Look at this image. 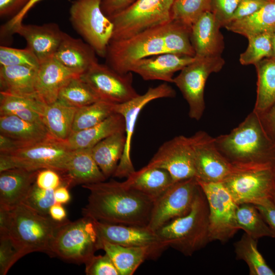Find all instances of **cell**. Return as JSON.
Listing matches in <instances>:
<instances>
[{
  "label": "cell",
  "mask_w": 275,
  "mask_h": 275,
  "mask_svg": "<svg viewBox=\"0 0 275 275\" xmlns=\"http://www.w3.org/2000/svg\"><path fill=\"white\" fill-rule=\"evenodd\" d=\"M82 187L90 191L83 216L110 224L148 226L154 200L147 195L113 179Z\"/></svg>",
  "instance_id": "obj_1"
},
{
  "label": "cell",
  "mask_w": 275,
  "mask_h": 275,
  "mask_svg": "<svg viewBox=\"0 0 275 275\" xmlns=\"http://www.w3.org/2000/svg\"><path fill=\"white\" fill-rule=\"evenodd\" d=\"M214 140L221 153L238 170L275 169V141L254 111L229 133Z\"/></svg>",
  "instance_id": "obj_2"
},
{
  "label": "cell",
  "mask_w": 275,
  "mask_h": 275,
  "mask_svg": "<svg viewBox=\"0 0 275 275\" xmlns=\"http://www.w3.org/2000/svg\"><path fill=\"white\" fill-rule=\"evenodd\" d=\"M67 220L55 221L21 203L9 210L6 233L0 236L10 238L18 259L36 252L52 257V242L57 230Z\"/></svg>",
  "instance_id": "obj_3"
},
{
  "label": "cell",
  "mask_w": 275,
  "mask_h": 275,
  "mask_svg": "<svg viewBox=\"0 0 275 275\" xmlns=\"http://www.w3.org/2000/svg\"><path fill=\"white\" fill-rule=\"evenodd\" d=\"M160 241L185 256H191L209 242V208L200 187L190 211L155 231Z\"/></svg>",
  "instance_id": "obj_4"
},
{
  "label": "cell",
  "mask_w": 275,
  "mask_h": 275,
  "mask_svg": "<svg viewBox=\"0 0 275 275\" xmlns=\"http://www.w3.org/2000/svg\"><path fill=\"white\" fill-rule=\"evenodd\" d=\"M171 21L125 39L111 40L105 57L106 64L119 73H126L142 59L169 52L166 37Z\"/></svg>",
  "instance_id": "obj_5"
},
{
  "label": "cell",
  "mask_w": 275,
  "mask_h": 275,
  "mask_svg": "<svg viewBox=\"0 0 275 275\" xmlns=\"http://www.w3.org/2000/svg\"><path fill=\"white\" fill-rule=\"evenodd\" d=\"M67 141L49 136L10 154H0V172L14 168L51 169L64 174L73 152Z\"/></svg>",
  "instance_id": "obj_6"
},
{
  "label": "cell",
  "mask_w": 275,
  "mask_h": 275,
  "mask_svg": "<svg viewBox=\"0 0 275 275\" xmlns=\"http://www.w3.org/2000/svg\"><path fill=\"white\" fill-rule=\"evenodd\" d=\"M174 0H135L118 13L108 17L114 25L111 40L125 39L172 20Z\"/></svg>",
  "instance_id": "obj_7"
},
{
  "label": "cell",
  "mask_w": 275,
  "mask_h": 275,
  "mask_svg": "<svg viewBox=\"0 0 275 275\" xmlns=\"http://www.w3.org/2000/svg\"><path fill=\"white\" fill-rule=\"evenodd\" d=\"M99 237L93 220L84 216L75 221L67 219L57 230L52 242V257L67 262L85 263L98 250Z\"/></svg>",
  "instance_id": "obj_8"
},
{
  "label": "cell",
  "mask_w": 275,
  "mask_h": 275,
  "mask_svg": "<svg viewBox=\"0 0 275 275\" xmlns=\"http://www.w3.org/2000/svg\"><path fill=\"white\" fill-rule=\"evenodd\" d=\"M101 2L102 0H75L70 8L69 19L75 31L96 54L105 58L114 25L102 11Z\"/></svg>",
  "instance_id": "obj_9"
},
{
  "label": "cell",
  "mask_w": 275,
  "mask_h": 275,
  "mask_svg": "<svg viewBox=\"0 0 275 275\" xmlns=\"http://www.w3.org/2000/svg\"><path fill=\"white\" fill-rule=\"evenodd\" d=\"M174 77L173 82L179 88L189 106L191 119L199 120L203 115L205 105L204 89L210 74L219 72L225 64L221 56L197 57Z\"/></svg>",
  "instance_id": "obj_10"
},
{
  "label": "cell",
  "mask_w": 275,
  "mask_h": 275,
  "mask_svg": "<svg viewBox=\"0 0 275 275\" xmlns=\"http://www.w3.org/2000/svg\"><path fill=\"white\" fill-rule=\"evenodd\" d=\"M198 182L208 205L210 242L225 243L239 230L236 223L238 204L223 182Z\"/></svg>",
  "instance_id": "obj_11"
},
{
  "label": "cell",
  "mask_w": 275,
  "mask_h": 275,
  "mask_svg": "<svg viewBox=\"0 0 275 275\" xmlns=\"http://www.w3.org/2000/svg\"><path fill=\"white\" fill-rule=\"evenodd\" d=\"M237 204L275 203V169L238 170L223 182Z\"/></svg>",
  "instance_id": "obj_12"
},
{
  "label": "cell",
  "mask_w": 275,
  "mask_h": 275,
  "mask_svg": "<svg viewBox=\"0 0 275 275\" xmlns=\"http://www.w3.org/2000/svg\"><path fill=\"white\" fill-rule=\"evenodd\" d=\"M200 186L196 177L174 182L153 202L147 227L153 231L190 210Z\"/></svg>",
  "instance_id": "obj_13"
},
{
  "label": "cell",
  "mask_w": 275,
  "mask_h": 275,
  "mask_svg": "<svg viewBox=\"0 0 275 275\" xmlns=\"http://www.w3.org/2000/svg\"><path fill=\"white\" fill-rule=\"evenodd\" d=\"M175 95L173 88L164 82L155 87H150L144 94H139L127 101L114 104V112L121 115L124 119L126 144L113 177L127 178L135 171L130 156L131 142L137 119L143 108L155 99L173 98Z\"/></svg>",
  "instance_id": "obj_14"
},
{
  "label": "cell",
  "mask_w": 275,
  "mask_h": 275,
  "mask_svg": "<svg viewBox=\"0 0 275 275\" xmlns=\"http://www.w3.org/2000/svg\"><path fill=\"white\" fill-rule=\"evenodd\" d=\"M196 178L206 182H223L238 170L221 153L214 138L204 131L189 137Z\"/></svg>",
  "instance_id": "obj_15"
},
{
  "label": "cell",
  "mask_w": 275,
  "mask_h": 275,
  "mask_svg": "<svg viewBox=\"0 0 275 275\" xmlns=\"http://www.w3.org/2000/svg\"><path fill=\"white\" fill-rule=\"evenodd\" d=\"M80 76L101 100L118 104L139 95L133 86L132 72L121 73L97 62Z\"/></svg>",
  "instance_id": "obj_16"
},
{
  "label": "cell",
  "mask_w": 275,
  "mask_h": 275,
  "mask_svg": "<svg viewBox=\"0 0 275 275\" xmlns=\"http://www.w3.org/2000/svg\"><path fill=\"white\" fill-rule=\"evenodd\" d=\"M147 166L166 170L174 182L196 177L189 138L179 135L164 142Z\"/></svg>",
  "instance_id": "obj_17"
},
{
  "label": "cell",
  "mask_w": 275,
  "mask_h": 275,
  "mask_svg": "<svg viewBox=\"0 0 275 275\" xmlns=\"http://www.w3.org/2000/svg\"><path fill=\"white\" fill-rule=\"evenodd\" d=\"M93 220L99 238L111 243L124 246H152L164 250L168 248L156 232L147 226L114 224Z\"/></svg>",
  "instance_id": "obj_18"
},
{
  "label": "cell",
  "mask_w": 275,
  "mask_h": 275,
  "mask_svg": "<svg viewBox=\"0 0 275 275\" xmlns=\"http://www.w3.org/2000/svg\"><path fill=\"white\" fill-rule=\"evenodd\" d=\"M17 34L26 41V47L40 63L53 57L61 41L63 32L54 22L41 25L24 24L15 26L11 34Z\"/></svg>",
  "instance_id": "obj_19"
},
{
  "label": "cell",
  "mask_w": 275,
  "mask_h": 275,
  "mask_svg": "<svg viewBox=\"0 0 275 275\" xmlns=\"http://www.w3.org/2000/svg\"><path fill=\"white\" fill-rule=\"evenodd\" d=\"M196 57L174 53H163L142 59L136 62L130 71L145 80L173 82L174 74L193 62Z\"/></svg>",
  "instance_id": "obj_20"
},
{
  "label": "cell",
  "mask_w": 275,
  "mask_h": 275,
  "mask_svg": "<svg viewBox=\"0 0 275 275\" xmlns=\"http://www.w3.org/2000/svg\"><path fill=\"white\" fill-rule=\"evenodd\" d=\"M221 28L214 15L207 11L190 28V39L197 57L221 56L225 43Z\"/></svg>",
  "instance_id": "obj_21"
},
{
  "label": "cell",
  "mask_w": 275,
  "mask_h": 275,
  "mask_svg": "<svg viewBox=\"0 0 275 275\" xmlns=\"http://www.w3.org/2000/svg\"><path fill=\"white\" fill-rule=\"evenodd\" d=\"M98 250L111 259L120 275H132L146 260L157 258L164 249L152 246H124L99 238Z\"/></svg>",
  "instance_id": "obj_22"
},
{
  "label": "cell",
  "mask_w": 275,
  "mask_h": 275,
  "mask_svg": "<svg viewBox=\"0 0 275 275\" xmlns=\"http://www.w3.org/2000/svg\"><path fill=\"white\" fill-rule=\"evenodd\" d=\"M96 54L87 42L63 32L53 58L69 70L81 75L98 62Z\"/></svg>",
  "instance_id": "obj_23"
},
{
  "label": "cell",
  "mask_w": 275,
  "mask_h": 275,
  "mask_svg": "<svg viewBox=\"0 0 275 275\" xmlns=\"http://www.w3.org/2000/svg\"><path fill=\"white\" fill-rule=\"evenodd\" d=\"M75 75H78L65 67L53 57L40 63L35 81L37 96L46 105L57 101L62 87Z\"/></svg>",
  "instance_id": "obj_24"
},
{
  "label": "cell",
  "mask_w": 275,
  "mask_h": 275,
  "mask_svg": "<svg viewBox=\"0 0 275 275\" xmlns=\"http://www.w3.org/2000/svg\"><path fill=\"white\" fill-rule=\"evenodd\" d=\"M38 171L14 168L0 172V207L10 210L22 203Z\"/></svg>",
  "instance_id": "obj_25"
},
{
  "label": "cell",
  "mask_w": 275,
  "mask_h": 275,
  "mask_svg": "<svg viewBox=\"0 0 275 275\" xmlns=\"http://www.w3.org/2000/svg\"><path fill=\"white\" fill-rule=\"evenodd\" d=\"M61 175L64 185L68 187L97 183L106 179L94 159L91 148L73 150L67 170Z\"/></svg>",
  "instance_id": "obj_26"
},
{
  "label": "cell",
  "mask_w": 275,
  "mask_h": 275,
  "mask_svg": "<svg viewBox=\"0 0 275 275\" xmlns=\"http://www.w3.org/2000/svg\"><path fill=\"white\" fill-rule=\"evenodd\" d=\"M174 182L171 175L166 170L147 165L135 171L123 182L127 187L147 195L154 201Z\"/></svg>",
  "instance_id": "obj_27"
},
{
  "label": "cell",
  "mask_w": 275,
  "mask_h": 275,
  "mask_svg": "<svg viewBox=\"0 0 275 275\" xmlns=\"http://www.w3.org/2000/svg\"><path fill=\"white\" fill-rule=\"evenodd\" d=\"M37 69L25 66H1V92L38 98L35 90Z\"/></svg>",
  "instance_id": "obj_28"
},
{
  "label": "cell",
  "mask_w": 275,
  "mask_h": 275,
  "mask_svg": "<svg viewBox=\"0 0 275 275\" xmlns=\"http://www.w3.org/2000/svg\"><path fill=\"white\" fill-rule=\"evenodd\" d=\"M121 131H125L124 119L121 115L114 113L93 127L72 133L67 142L73 150L91 148L102 140Z\"/></svg>",
  "instance_id": "obj_29"
},
{
  "label": "cell",
  "mask_w": 275,
  "mask_h": 275,
  "mask_svg": "<svg viewBox=\"0 0 275 275\" xmlns=\"http://www.w3.org/2000/svg\"><path fill=\"white\" fill-rule=\"evenodd\" d=\"M0 132L23 147L51 136L43 123L28 121L13 115L0 116Z\"/></svg>",
  "instance_id": "obj_30"
},
{
  "label": "cell",
  "mask_w": 275,
  "mask_h": 275,
  "mask_svg": "<svg viewBox=\"0 0 275 275\" xmlns=\"http://www.w3.org/2000/svg\"><path fill=\"white\" fill-rule=\"evenodd\" d=\"M125 144V132L121 131L106 138L91 148L94 159L106 179L115 173Z\"/></svg>",
  "instance_id": "obj_31"
},
{
  "label": "cell",
  "mask_w": 275,
  "mask_h": 275,
  "mask_svg": "<svg viewBox=\"0 0 275 275\" xmlns=\"http://www.w3.org/2000/svg\"><path fill=\"white\" fill-rule=\"evenodd\" d=\"M225 28L228 31L244 36H251L275 30V0H269L252 15L231 22Z\"/></svg>",
  "instance_id": "obj_32"
},
{
  "label": "cell",
  "mask_w": 275,
  "mask_h": 275,
  "mask_svg": "<svg viewBox=\"0 0 275 275\" xmlns=\"http://www.w3.org/2000/svg\"><path fill=\"white\" fill-rule=\"evenodd\" d=\"M77 109L58 100L46 105L42 120L49 134L57 139L67 141L72 133Z\"/></svg>",
  "instance_id": "obj_33"
},
{
  "label": "cell",
  "mask_w": 275,
  "mask_h": 275,
  "mask_svg": "<svg viewBox=\"0 0 275 275\" xmlns=\"http://www.w3.org/2000/svg\"><path fill=\"white\" fill-rule=\"evenodd\" d=\"M46 105L38 98L0 92V116L13 115L28 121L43 123L42 115Z\"/></svg>",
  "instance_id": "obj_34"
},
{
  "label": "cell",
  "mask_w": 275,
  "mask_h": 275,
  "mask_svg": "<svg viewBox=\"0 0 275 275\" xmlns=\"http://www.w3.org/2000/svg\"><path fill=\"white\" fill-rule=\"evenodd\" d=\"M254 65L257 73V88L253 111L262 114L275 103V58H265Z\"/></svg>",
  "instance_id": "obj_35"
},
{
  "label": "cell",
  "mask_w": 275,
  "mask_h": 275,
  "mask_svg": "<svg viewBox=\"0 0 275 275\" xmlns=\"http://www.w3.org/2000/svg\"><path fill=\"white\" fill-rule=\"evenodd\" d=\"M258 240L244 233L234 243L236 259L244 261L250 275H275L258 249Z\"/></svg>",
  "instance_id": "obj_36"
},
{
  "label": "cell",
  "mask_w": 275,
  "mask_h": 275,
  "mask_svg": "<svg viewBox=\"0 0 275 275\" xmlns=\"http://www.w3.org/2000/svg\"><path fill=\"white\" fill-rule=\"evenodd\" d=\"M236 223L239 230H243L257 240L264 237L275 238V234L254 204L243 203L238 205Z\"/></svg>",
  "instance_id": "obj_37"
},
{
  "label": "cell",
  "mask_w": 275,
  "mask_h": 275,
  "mask_svg": "<svg viewBox=\"0 0 275 275\" xmlns=\"http://www.w3.org/2000/svg\"><path fill=\"white\" fill-rule=\"evenodd\" d=\"M99 100L80 75H75L67 80L61 88L58 97V101L78 108Z\"/></svg>",
  "instance_id": "obj_38"
},
{
  "label": "cell",
  "mask_w": 275,
  "mask_h": 275,
  "mask_svg": "<svg viewBox=\"0 0 275 275\" xmlns=\"http://www.w3.org/2000/svg\"><path fill=\"white\" fill-rule=\"evenodd\" d=\"M114 105L99 100L78 108L75 114L72 133L90 128L102 122L115 113Z\"/></svg>",
  "instance_id": "obj_39"
},
{
  "label": "cell",
  "mask_w": 275,
  "mask_h": 275,
  "mask_svg": "<svg viewBox=\"0 0 275 275\" xmlns=\"http://www.w3.org/2000/svg\"><path fill=\"white\" fill-rule=\"evenodd\" d=\"M212 0H174L172 20L191 28L204 13L210 11Z\"/></svg>",
  "instance_id": "obj_40"
},
{
  "label": "cell",
  "mask_w": 275,
  "mask_h": 275,
  "mask_svg": "<svg viewBox=\"0 0 275 275\" xmlns=\"http://www.w3.org/2000/svg\"><path fill=\"white\" fill-rule=\"evenodd\" d=\"M272 32L261 33L247 38L248 47L239 57L241 64L255 65L265 58L271 57Z\"/></svg>",
  "instance_id": "obj_41"
},
{
  "label": "cell",
  "mask_w": 275,
  "mask_h": 275,
  "mask_svg": "<svg viewBox=\"0 0 275 275\" xmlns=\"http://www.w3.org/2000/svg\"><path fill=\"white\" fill-rule=\"evenodd\" d=\"M1 66H25L38 69L40 62L28 47L18 49L1 45L0 46Z\"/></svg>",
  "instance_id": "obj_42"
},
{
  "label": "cell",
  "mask_w": 275,
  "mask_h": 275,
  "mask_svg": "<svg viewBox=\"0 0 275 275\" xmlns=\"http://www.w3.org/2000/svg\"><path fill=\"white\" fill-rule=\"evenodd\" d=\"M54 191L39 187L34 183L22 203L42 215L49 216V209L56 203Z\"/></svg>",
  "instance_id": "obj_43"
},
{
  "label": "cell",
  "mask_w": 275,
  "mask_h": 275,
  "mask_svg": "<svg viewBox=\"0 0 275 275\" xmlns=\"http://www.w3.org/2000/svg\"><path fill=\"white\" fill-rule=\"evenodd\" d=\"M85 272L87 275H120L110 257L95 255L85 263Z\"/></svg>",
  "instance_id": "obj_44"
},
{
  "label": "cell",
  "mask_w": 275,
  "mask_h": 275,
  "mask_svg": "<svg viewBox=\"0 0 275 275\" xmlns=\"http://www.w3.org/2000/svg\"><path fill=\"white\" fill-rule=\"evenodd\" d=\"M241 0H212L210 12L221 27L228 24Z\"/></svg>",
  "instance_id": "obj_45"
},
{
  "label": "cell",
  "mask_w": 275,
  "mask_h": 275,
  "mask_svg": "<svg viewBox=\"0 0 275 275\" xmlns=\"http://www.w3.org/2000/svg\"><path fill=\"white\" fill-rule=\"evenodd\" d=\"M18 260L10 238L7 236H0V274H6Z\"/></svg>",
  "instance_id": "obj_46"
},
{
  "label": "cell",
  "mask_w": 275,
  "mask_h": 275,
  "mask_svg": "<svg viewBox=\"0 0 275 275\" xmlns=\"http://www.w3.org/2000/svg\"><path fill=\"white\" fill-rule=\"evenodd\" d=\"M35 183L39 187L53 190L64 185L61 174L51 169H43L39 170Z\"/></svg>",
  "instance_id": "obj_47"
},
{
  "label": "cell",
  "mask_w": 275,
  "mask_h": 275,
  "mask_svg": "<svg viewBox=\"0 0 275 275\" xmlns=\"http://www.w3.org/2000/svg\"><path fill=\"white\" fill-rule=\"evenodd\" d=\"M268 1L241 0L230 22L252 15L262 7Z\"/></svg>",
  "instance_id": "obj_48"
},
{
  "label": "cell",
  "mask_w": 275,
  "mask_h": 275,
  "mask_svg": "<svg viewBox=\"0 0 275 275\" xmlns=\"http://www.w3.org/2000/svg\"><path fill=\"white\" fill-rule=\"evenodd\" d=\"M30 1L0 0L1 17H13L22 10Z\"/></svg>",
  "instance_id": "obj_49"
},
{
  "label": "cell",
  "mask_w": 275,
  "mask_h": 275,
  "mask_svg": "<svg viewBox=\"0 0 275 275\" xmlns=\"http://www.w3.org/2000/svg\"><path fill=\"white\" fill-rule=\"evenodd\" d=\"M135 0H102L101 9L103 13L110 17L122 11Z\"/></svg>",
  "instance_id": "obj_50"
},
{
  "label": "cell",
  "mask_w": 275,
  "mask_h": 275,
  "mask_svg": "<svg viewBox=\"0 0 275 275\" xmlns=\"http://www.w3.org/2000/svg\"><path fill=\"white\" fill-rule=\"evenodd\" d=\"M258 114L265 130L275 141V103L267 111Z\"/></svg>",
  "instance_id": "obj_51"
},
{
  "label": "cell",
  "mask_w": 275,
  "mask_h": 275,
  "mask_svg": "<svg viewBox=\"0 0 275 275\" xmlns=\"http://www.w3.org/2000/svg\"><path fill=\"white\" fill-rule=\"evenodd\" d=\"M262 217L275 234V203L271 202L256 205Z\"/></svg>",
  "instance_id": "obj_52"
},
{
  "label": "cell",
  "mask_w": 275,
  "mask_h": 275,
  "mask_svg": "<svg viewBox=\"0 0 275 275\" xmlns=\"http://www.w3.org/2000/svg\"><path fill=\"white\" fill-rule=\"evenodd\" d=\"M22 147L17 141L0 133V154H10Z\"/></svg>",
  "instance_id": "obj_53"
},
{
  "label": "cell",
  "mask_w": 275,
  "mask_h": 275,
  "mask_svg": "<svg viewBox=\"0 0 275 275\" xmlns=\"http://www.w3.org/2000/svg\"><path fill=\"white\" fill-rule=\"evenodd\" d=\"M49 216L57 222H63L67 219V213L62 204L56 203L49 209Z\"/></svg>",
  "instance_id": "obj_54"
},
{
  "label": "cell",
  "mask_w": 275,
  "mask_h": 275,
  "mask_svg": "<svg viewBox=\"0 0 275 275\" xmlns=\"http://www.w3.org/2000/svg\"><path fill=\"white\" fill-rule=\"evenodd\" d=\"M68 188L67 186L62 185L54 190V196L56 203L64 204L69 202L71 196Z\"/></svg>",
  "instance_id": "obj_55"
},
{
  "label": "cell",
  "mask_w": 275,
  "mask_h": 275,
  "mask_svg": "<svg viewBox=\"0 0 275 275\" xmlns=\"http://www.w3.org/2000/svg\"><path fill=\"white\" fill-rule=\"evenodd\" d=\"M43 0H31L29 3L20 11L19 13L20 16L24 17L29 11L37 3Z\"/></svg>",
  "instance_id": "obj_56"
},
{
  "label": "cell",
  "mask_w": 275,
  "mask_h": 275,
  "mask_svg": "<svg viewBox=\"0 0 275 275\" xmlns=\"http://www.w3.org/2000/svg\"><path fill=\"white\" fill-rule=\"evenodd\" d=\"M271 43H272V56L271 57L275 58V30L272 32Z\"/></svg>",
  "instance_id": "obj_57"
}]
</instances>
